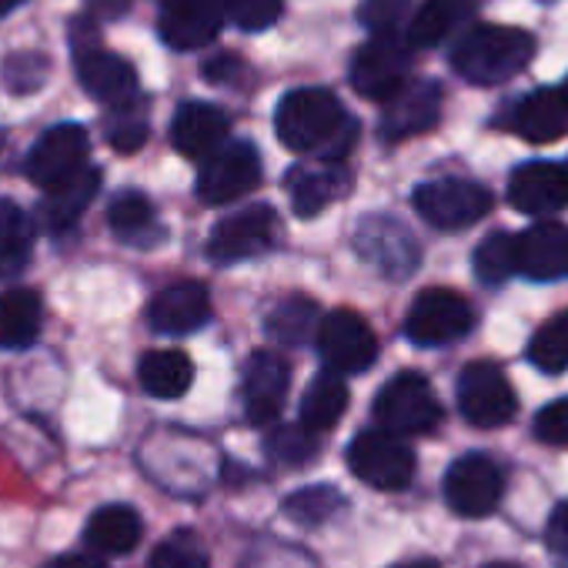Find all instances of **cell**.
<instances>
[{
    "mask_svg": "<svg viewBox=\"0 0 568 568\" xmlns=\"http://www.w3.org/2000/svg\"><path fill=\"white\" fill-rule=\"evenodd\" d=\"M274 128L288 151L312 154L328 164H342L358 141V121L325 88H298L284 94L274 111Z\"/></svg>",
    "mask_w": 568,
    "mask_h": 568,
    "instance_id": "6da1fadb",
    "label": "cell"
},
{
    "mask_svg": "<svg viewBox=\"0 0 568 568\" xmlns=\"http://www.w3.org/2000/svg\"><path fill=\"white\" fill-rule=\"evenodd\" d=\"M535 58V38L518 28L478 24L452 48V68L462 81L495 88L525 71Z\"/></svg>",
    "mask_w": 568,
    "mask_h": 568,
    "instance_id": "7a4b0ae2",
    "label": "cell"
},
{
    "mask_svg": "<svg viewBox=\"0 0 568 568\" xmlns=\"http://www.w3.org/2000/svg\"><path fill=\"white\" fill-rule=\"evenodd\" d=\"M71 44H74V71L78 84L101 104L121 108L138 101V71L121 54H111L101 48L98 28L91 18H78L71 24Z\"/></svg>",
    "mask_w": 568,
    "mask_h": 568,
    "instance_id": "3957f363",
    "label": "cell"
},
{
    "mask_svg": "<svg viewBox=\"0 0 568 568\" xmlns=\"http://www.w3.org/2000/svg\"><path fill=\"white\" fill-rule=\"evenodd\" d=\"M375 422L395 438L428 435L442 422V405L425 375L402 372L375 395Z\"/></svg>",
    "mask_w": 568,
    "mask_h": 568,
    "instance_id": "277c9868",
    "label": "cell"
},
{
    "mask_svg": "<svg viewBox=\"0 0 568 568\" xmlns=\"http://www.w3.org/2000/svg\"><path fill=\"white\" fill-rule=\"evenodd\" d=\"M281 241V221L271 204H247L221 217L207 237V257L217 264L251 261L274 251Z\"/></svg>",
    "mask_w": 568,
    "mask_h": 568,
    "instance_id": "5b68a950",
    "label": "cell"
},
{
    "mask_svg": "<svg viewBox=\"0 0 568 568\" xmlns=\"http://www.w3.org/2000/svg\"><path fill=\"white\" fill-rule=\"evenodd\" d=\"M415 211L438 231H462L491 211V194L468 178H435L415 187Z\"/></svg>",
    "mask_w": 568,
    "mask_h": 568,
    "instance_id": "8992f818",
    "label": "cell"
},
{
    "mask_svg": "<svg viewBox=\"0 0 568 568\" xmlns=\"http://www.w3.org/2000/svg\"><path fill=\"white\" fill-rule=\"evenodd\" d=\"M348 468L358 481L378 491H402L415 478V455L405 438L388 432H362L348 445Z\"/></svg>",
    "mask_w": 568,
    "mask_h": 568,
    "instance_id": "52a82bcc",
    "label": "cell"
},
{
    "mask_svg": "<svg viewBox=\"0 0 568 568\" xmlns=\"http://www.w3.org/2000/svg\"><path fill=\"white\" fill-rule=\"evenodd\" d=\"M471 325H475V315L458 292L425 288L408 308L405 335H408V342H415L422 348H442V345L465 338L471 332Z\"/></svg>",
    "mask_w": 568,
    "mask_h": 568,
    "instance_id": "ba28073f",
    "label": "cell"
},
{
    "mask_svg": "<svg viewBox=\"0 0 568 568\" xmlns=\"http://www.w3.org/2000/svg\"><path fill=\"white\" fill-rule=\"evenodd\" d=\"M261 181V154L251 141H227L197 171V197L204 204H231Z\"/></svg>",
    "mask_w": 568,
    "mask_h": 568,
    "instance_id": "9c48e42d",
    "label": "cell"
},
{
    "mask_svg": "<svg viewBox=\"0 0 568 568\" xmlns=\"http://www.w3.org/2000/svg\"><path fill=\"white\" fill-rule=\"evenodd\" d=\"M355 251L378 274L395 277V281L408 277L422 261V247H418L415 234L402 221H395L388 214H368V217L358 221Z\"/></svg>",
    "mask_w": 568,
    "mask_h": 568,
    "instance_id": "30bf717a",
    "label": "cell"
},
{
    "mask_svg": "<svg viewBox=\"0 0 568 568\" xmlns=\"http://www.w3.org/2000/svg\"><path fill=\"white\" fill-rule=\"evenodd\" d=\"M318 355L335 375H358L378 362V338L372 325L348 308H338L318 325Z\"/></svg>",
    "mask_w": 568,
    "mask_h": 568,
    "instance_id": "8fae6325",
    "label": "cell"
},
{
    "mask_svg": "<svg viewBox=\"0 0 568 568\" xmlns=\"http://www.w3.org/2000/svg\"><path fill=\"white\" fill-rule=\"evenodd\" d=\"M408 68H412V48L395 34H378L355 54L348 81L362 98L385 104L408 84Z\"/></svg>",
    "mask_w": 568,
    "mask_h": 568,
    "instance_id": "7c38bea8",
    "label": "cell"
},
{
    "mask_svg": "<svg viewBox=\"0 0 568 568\" xmlns=\"http://www.w3.org/2000/svg\"><path fill=\"white\" fill-rule=\"evenodd\" d=\"M458 408L475 428H501L515 415V392L505 372L491 362H471L458 375Z\"/></svg>",
    "mask_w": 568,
    "mask_h": 568,
    "instance_id": "4fadbf2b",
    "label": "cell"
},
{
    "mask_svg": "<svg viewBox=\"0 0 568 568\" xmlns=\"http://www.w3.org/2000/svg\"><path fill=\"white\" fill-rule=\"evenodd\" d=\"M505 495V475L488 455H462L445 475V501L462 518H485Z\"/></svg>",
    "mask_w": 568,
    "mask_h": 568,
    "instance_id": "5bb4252c",
    "label": "cell"
},
{
    "mask_svg": "<svg viewBox=\"0 0 568 568\" xmlns=\"http://www.w3.org/2000/svg\"><path fill=\"white\" fill-rule=\"evenodd\" d=\"M88 151H91V138L81 124H54L31 148L24 171L38 187L51 191L88 168Z\"/></svg>",
    "mask_w": 568,
    "mask_h": 568,
    "instance_id": "9a60e30c",
    "label": "cell"
},
{
    "mask_svg": "<svg viewBox=\"0 0 568 568\" xmlns=\"http://www.w3.org/2000/svg\"><path fill=\"white\" fill-rule=\"evenodd\" d=\"M508 204L531 217H551L568 207V168L555 161L518 164L508 178Z\"/></svg>",
    "mask_w": 568,
    "mask_h": 568,
    "instance_id": "2e32d148",
    "label": "cell"
},
{
    "mask_svg": "<svg viewBox=\"0 0 568 568\" xmlns=\"http://www.w3.org/2000/svg\"><path fill=\"white\" fill-rule=\"evenodd\" d=\"M288 382H292V368L277 352H254L244 365V415L251 425H271L281 415V405L288 398Z\"/></svg>",
    "mask_w": 568,
    "mask_h": 568,
    "instance_id": "e0dca14e",
    "label": "cell"
},
{
    "mask_svg": "<svg viewBox=\"0 0 568 568\" xmlns=\"http://www.w3.org/2000/svg\"><path fill=\"white\" fill-rule=\"evenodd\" d=\"M224 28L221 0H164L158 34L171 51L207 48Z\"/></svg>",
    "mask_w": 568,
    "mask_h": 568,
    "instance_id": "ac0fdd59",
    "label": "cell"
},
{
    "mask_svg": "<svg viewBox=\"0 0 568 568\" xmlns=\"http://www.w3.org/2000/svg\"><path fill=\"white\" fill-rule=\"evenodd\" d=\"M442 118V88L435 81H408L395 98L385 101L382 111V138L405 141L425 134Z\"/></svg>",
    "mask_w": 568,
    "mask_h": 568,
    "instance_id": "d6986e66",
    "label": "cell"
},
{
    "mask_svg": "<svg viewBox=\"0 0 568 568\" xmlns=\"http://www.w3.org/2000/svg\"><path fill=\"white\" fill-rule=\"evenodd\" d=\"M515 271L531 281L568 277V227L558 221H538L515 237Z\"/></svg>",
    "mask_w": 568,
    "mask_h": 568,
    "instance_id": "ffe728a7",
    "label": "cell"
},
{
    "mask_svg": "<svg viewBox=\"0 0 568 568\" xmlns=\"http://www.w3.org/2000/svg\"><path fill=\"white\" fill-rule=\"evenodd\" d=\"M148 322L158 335H194L211 322V298L201 281H178L171 288L158 292L151 308H148Z\"/></svg>",
    "mask_w": 568,
    "mask_h": 568,
    "instance_id": "44dd1931",
    "label": "cell"
},
{
    "mask_svg": "<svg viewBox=\"0 0 568 568\" xmlns=\"http://www.w3.org/2000/svg\"><path fill=\"white\" fill-rule=\"evenodd\" d=\"M352 184H355L352 171L345 164H328V161L298 164L284 174V187H288V197L298 217L322 214L325 207L342 201L352 191Z\"/></svg>",
    "mask_w": 568,
    "mask_h": 568,
    "instance_id": "7402d4cb",
    "label": "cell"
},
{
    "mask_svg": "<svg viewBox=\"0 0 568 568\" xmlns=\"http://www.w3.org/2000/svg\"><path fill=\"white\" fill-rule=\"evenodd\" d=\"M518 138L531 144H551L568 134V98L561 88H538L525 94L505 118Z\"/></svg>",
    "mask_w": 568,
    "mask_h": 568,
    "instance_id": "603a6c76",
    "label": "cell"
},
{
    "mask_svg": "<svg viewBox=\"0 0 568 568\" xmlns=\"http://www.w3.org/2000/svg\"><path fill=\"white\" fill-rule=\"evenodd\" d=\"M227 131H231V121L221 108L191 101V104H181L171 121V144L178 154L191 161H204L221 144H227Z\"/></svg>",
    "mask_w": 568,
    "mask_h": 568,
    "instance_id": "cb8c5ba5",
    "label": "cell"
},
{
    "mask_svg": "<svg viewBox=\"0 0 568 568\" xmlns=\"http://www.w3.org/2000/svg\"><path fill=\"white\" fill-rule=\"evenodd\" d=\"M98 191H101V171L98 168L78 171L74 178H68L64 184H58V187H51L44 194L41 211H38L41 214V224L48 231H54V234L74 227L78 217L88 211V204L98 197Z\"/></svg>",
    "mask_w": 568,
    "mask_h": 568,
    "instance_id": "d4e9b609",
    "label": "cell"
},
{
    "mask_svg": "<svg viewBox=\"0 0 568 568\" xmlns=\"http://www.w3.org/2000/svg\"><path fill=\"white\" fill-rule=\"evenodd\" d=\"M41 295L31 288H11L0 295V348L21 352L31 348L41 335Z\"/></svg>",
    "mask_w": 568,
    "mask_h": 568,
    "instance_id": "484cf974",
    "label": "cell"
},
{
    "mask_svg": "<svg viewBox=\"0 0 568 568\" xmlns=\"http://www.w3.org/2000/svg\"><path fill=\"white\" fill-rule=\"evenodd\" d=\"M144 535V521L131 505H104L91 515L84 538L101 555H128Z\"/></svg>",
    "mask_w": 568,
    "mask_h": 568,
    "instance_id": "4316f807",
    "label": "cell"
},
{
    "mask_svg": "<svg viewBox=\"0 0 568 568\" xmlns=\"http://www.w3.org/2000/svg\"><path fill=\"white\" fill-rule=\"evenodd\" d=\"M108 224L131 247H154L164 237L154 204L141 191H121L108 207Z\"/></svg>",
    "mask_w": 568,
    "mask_h": 568,
    "instance_id": "83f0119b",
    "label": "cell"
},
{
    "mask_svg": "<svg viewBox=\"0 0 568 568\" xmlns=\"http://www.w3.org/2000/svg\"><path fill=\"white\" fill-rule=\"evenodd\" d=\"M318 325H322V308L305 298V295H292L281 305H274L264 318V332L271 342H277L281 348H302L312 338H318Z\"/></svg>",
    "mask_w": 568,
    "mask_h": 568,
    "instance_id": "f1b7e54d",
    "label": "cell"
},
{
    "mask_svg": "<svg viewBox=\"0 0 568 568\" xmlns=\"http://www.w3.org/2000/svg\"><path fill=\"white\" fill-rule=\"evenodd\" d=\"M348 408V385L342 375L335 372H322L315 375V382L308 385L305 398H302V428H308L312 435H328L342 415Z\"/></svg>",
    "mask_w": 568,
    "mask_h": 568,
    "instance_id": "f546056e",
    "label": "cell"
},
{
    "mask_svg": "<svg viewBox=\"0 0 568 568\" xmlns=\"http://www.w3.org/2000/svg\"><path fill=\"white\" fill-rule=\"evenodd\" d=\"M471 18V0H425L408 24V48H438Z\"/></svg>",
    "mask_w": 568,
    "mask_h": 568,
    "instance_id": "4dcf8cb0",
    "label": "cell"
},
{
    "mask_svg": "<svg viewBox=\"0 0 568 568\" xmlns=\"http://www.w3.org/2000/svg\"><path fill=\"white\" fill-rule=\"evenodd\" d=\"M141 388L151 398H181L194 385V365L184 352H148L138 365Z\"/></svg>",
    "mask_w": 568,
    "mask_h": 568,
    "instance_id": "1f68e13d",
    "label": "cell"
},
{
    "mask_svg": "<svg viewBox=\"0 0 568 568\" xmlns=\"http://www.w3.org/2000/svg\"><path fill=\"white\" fill-rule=\"evenodd\" d=\"M34 251L31 217L8 197H0V277H14L28 267Z\"/></svg>",
    "mask_w": 568,
    "mask_h": 568,
    "instance_id": "d6a6232c",
    "label": "cell"
},
{
    "mask_svg": "<svg viewBox=\"0 0 568 568\" xmlns=\"http://www.w3.org/2000/svg\"><path fill=\"white\" fill-rule=\"evenodd\" d=\"M281 508L292 521L315 528V525L332 521L345 508V495L335 485H312V488H302V491L288 495Z\"/></svg>",
    "mask_w": 568,
    "mask_h": 568,
    "instance_id": "836d02e7",
    "label": "cell"
},
{
    "mask_svg": "<svg viewBox=\"0 0 568 568\" xmlns=\"http://www.w3.org/2000/svg\"><path fill=\"white\" fill-rule=\"evenodd\" d=\"M528 362L545 372V375H558L568 368V312L548 318L528 342Z\"/></svg>",
    "mask_w": 568,
    "mask_h": 568,
    "instance_id": "e575fe53",
    "label": "cell"
},
{
    "mask_svg": "<svg viewBox=\"0 0 568 568\" xmlns=\"http://www.w3.org/2000/svg\"><path fill=\"white\" fill-rule=\"evenodd\" d=\"M475 277L481 284H488V288H498V284H505L515 271V237L505 234V231H491L478 247H475Z\"/></svg>",
    "mask_w": 568,
    "mask_h": 568,
    "instance_id": "d590c367",
    "label": "cell"
},
{
    "mask_svg": "<svg viewBox=\"0 0 568 568\" xmlns=\"http://www.w3.org/2000/svg\"><path fill=\"white\" fill-rule=\"evenodd\" d=\"M318 445H322V438L312 435L302 425H284V428H277V432H271L264 438V452L271 455V462H277L284 468L308 465L318 455Z\"/></svg>",
    "mask_w": 568,
    "mask_h": 568,
    "instance_id": "8d00e7d4",
    "label": "cell"
},
{
    "mask_svg": "<svg viewBox=\"0 0 568 568\" xmlns=\"http://www.w3.org/2000/svg\"><path fill=\"white\" fill-rule=\"evenodd\" d=\"M104 138L121 154H134L138 148H144V141H148V114L138 108V101L111 108V114L104 118Z\"/></svg>",
    "mask_w": 568,
    "mask_h": 568,
    "instance_id": "74e56055",
    "label": "cell"
},
{
    "mask_svg": "<svg viewBox=\"0 0 568 568\" xmlns=\"http://www.w3.org/2000/svg\"><path fill=\"white\" fill-rule=\"evenodd\" d=\"M151 568H211V555L194 531H174L154 548Z\"/></svg>",
    "mask_w": 568,
    "mask_h": 568,
    "instance_id": "f35d334b",
    "label": "cell"
},
{
    "mask_svg": "<svg viewBox=\"0 0 568 568\" xmlns=\"http://www.w3.org/2000/svg\"><path fill=\"white\" fill-rule=\"evenodd\" d=\"M284 0H221L224 18H231L241 31H267L277 24Z\"/></svg>",
    "mask_w": 568,
    "mask_h": 568,
    "instance_id": "ab89813d",
    "label": "cell"
},
{
    "mask_svg": "<svg viewBox=\"0 0 568 568\" xmlns=\"http://www.w3.org/2000/svg\"><path fill=\"white\" fill-rule=\"evenodd\" d=\"M412 8V0H362L358 21L378 38V34H395Z\"/></svg>",
    "mask_w": 568,
    "mask_h": 568,
    "instance_id": "60d3db41",
    "label": "cell"
},
{
    "mask_svg": "<svg viewBox=\"0 0 568 568\" xmlns=\"http://www.w3.org/2000/svg\"><path fill=\"white\" fill-rule=\"evenodd\" d=\"M48 78V61L41 54H14L4 64V81L11 84V91H38Z\"/></svg>",
    "mask_w": 568,
    "mask_h": 568,
    "instance_id": "b9f144b4",
    "label": "cell"
},
{
    "mask_svg": "<svg viewBox=\"0 0 568 568\" xmlns=\"http://www.w3.org/2000/svg\"><path fill=\"white\" fill-rule=\"evenodd\" d=\"M535 435L545 445H568V398H558L535 415Z\"/></svg>",
    "mask_w": 568,
    "mask_h": 568,
    "instance_id": "7bdbcfd3",
    "label": "cell"
},
{
    "mask_svg": "<svg viewBox=\"0 0 568 568\" xmlns=\"http://www.w3.org/2000/svg\"><path fill=\"white\" fill-rule=\"evenodd\" d=\"M545 541L555 555L568 558V501H561L551 515H548V525H545Z\"/></svg>",
    "mask_w": 568,
    "mask_h": 568,
    "instance_id": "ee69618b",
    "label": "cell"
},
{
    "mask_svg": "<svg viewBox=\"0 0 568 568\" xmlns=\"http://www.w3.org/2000/svg\"><path fill=\"white\" fill-rule=\"evenodd\" d=\"M201 71H204V81H207V84H231L234 78H241L244 64H241L234 54H217V58L204 61Z\"/></svg>",
    "mask_w": 568,
    "mask_h": 568,
    "instance_id": "f6af8a7d",
    "label": "cell"
},
{
    "mask_svg": "<svg viewBox=\"0 0 568 568\" xmlns=\"http://www.w3.org/2000/svg\"><path fill=\"white\" fill-rule=\"evenodd\" d=\"M91 4V14H101V18H124L128 8H131V0H88Z\"/></svg>",
    "mask_w": 568,
    "mask_h": 568,
    "instance_id": "bcb514c9",
    "label": "cell"
},
{
    "mask_svg": "<svg viewBox=\"0 0 568 568\" xmlns=\"http://www.w3.org/2000/svg\"><path fill=\"white\" fill-rule=\"evenodd\" d=\"M44 568H104V565L91 555H61V558H51Z\"/></svg>",
    "mask_w": 568,
    "mask_h": 568,
    "instance_id": "7dc6e473",
    "label": "cell"
},
{
    "mask_svg": "<svg viewBox=\"0 0 568 568\" xmlns=\"http://www.w3.org/2000/svg\"><path fill=\"white\" fill-rule=\"evenodd\" d=\"M24 4V0H0V18H4V14H11L14 8H21Z\"/></svg>",
    "mask_w": 568,
    "mask_h": 568,
    "instance_id": "c3c4849f",
    "label": "cell"
},
{
    "mask_svg": "<svg viewBox=\"0 0 568 568\" xmlns=\"http://www.w3.org/2000/svg\"><path fill=\"white\" fill-rule=\"evenodd\" d=\"M398 568H438L435 561H412V565H398Z\"/></svg>",
    "mask_w": 568,
    "mask_h": 568,
    "instance_id": "681fc988",
    "label": "cell"
},
{
    "mask_svg": "<svg viewBox=\"0 0 568 568\" xmlns=\"http://www.w3.org/2000/svg\"><path fill=\"white\" fill-rule=\"evenodd\" d=\"M485 568H518V565H508V561H495V565H485Z\"/></svg>",
    "mask_w": 568,
    "mask_h": 568,
    "instance_id": "f907efd6",
    "label": "cell"
},
{
    "mask_svg": "<svg viewBox=\"0 0 568 568\" xmlns=\"http://www.w3.org/2000/svg\"><path fill=\"white\" fill-rule=\"evenodd\" d=\"M561 91H565V98H568V78H565V88H561Z\"/></svg>",
    "mask_w": 568,
    "mask_h": 568,
    "instance_id": "816d5d0a",
    "label": "cell"
},
{
    "mask_svg": "<svg viewBox=\"0 0 568 568\" xmlns=\"http://www.w3.org/2000/svg\"><path fill=\"white\" fill-rule=\"evenodd\" d=\"M565 168H568V164H565Z\"/></svg>",
    "mask_w": 568,
    "mask_h": 568,
    "instance_id": "f5cc1de1",
    "label": "cell"
}]
</instances>
